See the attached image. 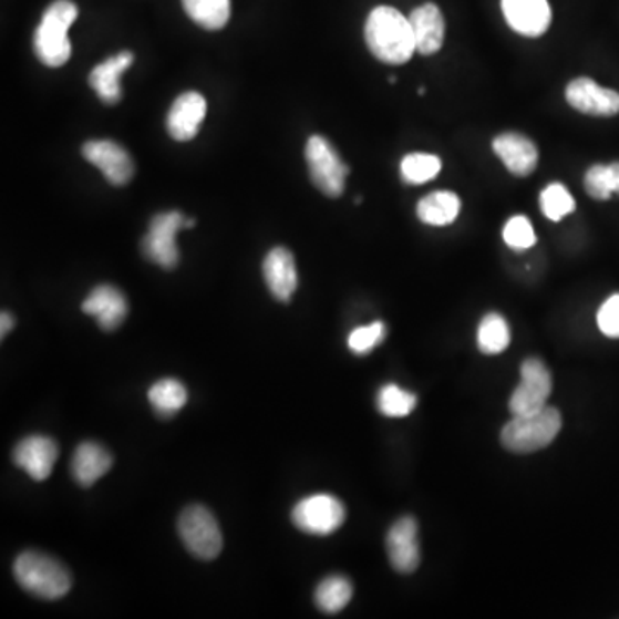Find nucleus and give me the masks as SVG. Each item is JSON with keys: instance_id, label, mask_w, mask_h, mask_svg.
<instances>
[{"instance_id": "nucleus-1", "label": "nucleus", "mask_w": 619, "mask_h": 619, "mask_svg": "<svg viewBox=\"0 0 619 619\" xmlns=\"http://www.w3.org/2000/svg\"><path fill=\"white\" fill-rule=\"evenodd\" d=\"M365 42L378 61L389 66H401L416 52L412 23L398 9L379 6L370 12L365 23Z\"/></svg>"}, {"instance_id": "nucleus-2", "label": "nucleus", "mask_w": 619, "mask_h": 619, "mask_svg": "<svg viewBox=\"0 0 619 619\" xmlns=\"http://www.w3.org/2000/svg\"><path fill=\"white\" fill-rule=\"evenodd\" d=\"M78 18V8L71 0H55L43 12L42 21L33 37L37 58L49 68H61L70 61V28Z\"/></svg>"}, {"instance_id": "nucleus-3", "label": "nucleus", "mask_w": 619, "mask_h": 619, "mask_svg": "<svg viewBox=\"0 0 619 619\" xmlns=\"http://www.w3.org/2000/svg\"><path fill=\"white\" fill-rule=\"evenodd\" d=\"M14 578L27 592L40 599L58 600L71 589L66 566L39 550H27L14 561Z\"/></svg>"}, {"instance_id": "nucleus-4", "label": "nucleus", "mask_w": 619, "mask_h": 619, "mask_svg": "<svg viewBox=\"0 0 619 619\" xmlns=\"http://www.w3.org/2000/svg\"><path fill=\"white\" fill-rule=\"evenodd\" d=\"M561 427V413L553 406H546L530 415L513 416L501 432V443L512 453H535L549 446L558 437Z\"/></svg>"}, {"instance_id": "nucleus-5", "label": "nucleus", "mask_w": 619, "mask_h": 619, "mask_svg": "<svg viewBox=\"0 0 619 619\" xmlns=\"http://www.w3.org/2000/svg\"><path fill=\"white\" fill-rule=\"evenodd\" d=\"M305 157L316 188L326 197H341L347 188L350 167L344 164L343 158L339 157L332 143L320 135L310 136L305 146Z\"/></svg>"}, {"instance_id": "nucleus-6", "label": "nucleus", "mask_w": 619, "mask_h": 619, "mask_svg": "<svg viewBox=\"0 0 619 619\" xmlns=\"http://www.w3.org/2000/svg\"><path fill=\"white\" fill-rule=\"evenodd\" d=\"M177 532L186 549L198 559H216L223 550V532L217 524L216 516L212 515L202 504H192L183 509Z\"/></svg>"}, {"instance_id": "nucleus-7", "label": "nucleus", "mask_w": 619, "mask_h": 619, "mask_svg": "<svg viewBox=\"0 0 619 619\" xmlns=\"http://www.w3.org/2000/svg\"><path fill=\"white\" fill-rule=\"evenodd\" d=\"M183 227H186V219L182 212L171 210L157 214L143 238V255L155 266L173 270L179 262L176 236Z\"/></svg>"}, {"instance_id": "nucleus-8", "label": "nucleus", "mask_w": 619, "mask_h": 619, "mask_svg": "<svg viewBox=\"0 0 619 619\" xmlns=\"http://www.w3.org/2000/svg\"><path fill=\"white\" fill-rule=\"evenodd\" d=\"M344 518L347 509L343 503L331 494L305 497L297 503L291 513L295 527L310 535L334 534L344 524Z\"/></svg>"}, {"instance_id": "nucleus-9", "label": "nucleus", "mask_w": 619, "mask_h": 619, "mask_svg": "<svg viewBox=\"0 0 619 619\" xmlns=\"http://www.w3.org/2000/svg\"><path fill=\"white\" fill-rule=\"evenodd\" d=\"M553 391L549 369L539 358H528L522 363V381L513 391L509 412L513 416L530 415L546 409Z\"/></svg>"}, {"instance_id": "nucleus-10", "label": "nucleus", "mask_w": 619, "mask_h": 619, "mask_svg": "<svg viewBox=\"0 0 619 619\" xmlns=\"http://www.w3.org/2000/svg\"><path fill=\"white\" fill-rule=\"evenodd\" d=\"M565 96L569 107L587 116L612 117L619 114V93L600 86L590 78L569 81Z\"/></svg>"}, {"instance_id": "nucleus-11", "label": "nucleus", "mask_w": 619, "mask_h": 619, "mask_svg": "<svg viewBox=\"0 0 619 619\" xmlns=\"http://www.w3.org/2000/svg\"><path fill=\"white\" fill-rule=\"evenodd\" d=\"M389 563L398 574H413L420 565L419 524L413 516H403L385 537Z\"/></svg>"}, {"instance_id": "nucleus-12", "label": "nucleus", "mask_w": 619, "mask_h": 619, "mask_svg": "<svg viewBox=\"0 0 619 619\" xmlns=\"http://www.w3.org/2000/svg\"><path fill=\"white\" fill-rule=\"evenodd\" d=\"M83 157L99 167L114 186L126 185L135 174L132 157L120 143L111 140H92L83 145Z\"/></svg>"}, {"instance_id": "nucleus-13", "label": "nucleus", "mask_w": 619, "mask_h": 619, "mask_svg": "<svg viewBox=\"0 0 619 619\" xmlns=\"http://www.w3.org/2000/svg\"><path fill=\"white\" fill-rule=\"evenodd\" d=\"M501 9L509 28L528 39L543 37L553 21L547 0H501Z\"/></svg>"}, {"instance_id": "nucleus-14", "label": "nucleus", "mask_w": 619, "mask_h": 619, "mask_svg": "<svg viewBox=\"0 0 619 619\" xmlns=\"http://www.w3.org/2000/svg\"><path fill=\"white\" fill-rule=\"evenodd\" d=\"M58 456V444L47 435H28L12 453L16 465L37 482L51 477Z\"/></svg>"}, {"instance_id": "nucleus-15", "label": "nucleus", "mask_w": 619, "mask_h": 619, "mask_svg": "<svg viewBox=\"0 0 619 619\" xmlns=\"http://www.w3.org/2000/svg\"><path fill=\"white\" fill-rule=\"evenodd\" d=\"M493 151L506 169L516 177H527L539 164V151L528 136L522 133H501L494 138Z\"/></svg>"}, {"instance_id": "nucleus-16", "label": "nucleus", "mask_w": 619, "mask_h": 619, "mask_svg": "<svg viewBox=\"0 0 619 619\" xmlns=\"http://www.w3.org/2000/svg\"><path fill=\"white\" fill-rule=\"evenodd\" d=\"M207 114V101L198 92H186L177 96L167 114V132L176 142H189L198 135Z\"/></svg>"}, {"instance_id": "nucleus-17", "label": "nucleus", "mask_w": 619, "mask_h": 619, "mask_svg": "<svg viewBox=\"0 0 619 619\" xmlns=\"http://www.w3.org/2000/svg\"><path fill=\"white\" fill-rule=\"evenodd\" d=\"M86 316L95 317L104 331H116L127 317V301L120 289L111 285L96 286L81 305Z\"/></svg>"}, {"instance_id": "nucleus-18", "label": "nucleus", "mask_w": 619, "mask_h": 619, "mask_svg": "<svg viewBox=\"0 0 619 619\" xmlns=\"http://www.w3.org/2000/svg\"><path fill=\"white\" fill-rule=\"evenodd\" d=\"M416 52L422 55L437 54L444 45L446 21L443 11L434 2L419 6L410 14Z\"/></svg>"}, {"instance_id": "nucleus-19", "label": "nucleus", "mask_w": 619, "mask_h": 619, "mask_svg": "<svg viewBox=\"0 0 619 619\" xmlns=\"http://www.w3.org/2000/svg\"><path fill=\"white\" fill-rule=\"evenodd\" d=\"M264 279L276 300L288 303L298 288V270L295 257L288 248L277 247L264 260Z\"/></svg>"}, {"instance_id": "nucleus-20", "label": "nucleus", "mask_w": 619, "mask_h": 619, "mask_svg": "<svg viewBox=\"0 0 619 619\" xmlns=\"http://www.w3.org/2000/svg\"><path fill=\"white\" fill-rule=\"evenodd\" d=\"M132 52H120L112 55L107 61L101 62L99 66L93 68L89 76L90 86L95 90L96 95L105 104H116L121 101V78L126 73L127 68H132Z\"/></svg>"}, {"instance_id": "nucleus-21", "label": "nucleus", "mask_w": 619, "mask_h": 619, "mask_svg": "<svg viewBox=\"0 0 619 619\" xmlns=\"http://www.w3.org/2000/svg\"><path fill=\"white\" fill-rule=\"evenodd\" d=\"M112 466V456L104 446L96 443H83L76 447L71 462L74 481L81 487H90L104 477Z\"/></svg>"}, {"instance_id": "nucleus-22", "label": "nucleus", "mask_w": 619, "mask_h": 619, "mask_svg": "<svg viewBox=\"0 0 619 619\" xmlns=\"http://www.w3.org/2000/svg\"><path fill=\"white\" fill-rule=\"evenodd\" d=\"M462 212V200L453 192H434L416 204V217L423 224L434 227L450 226L458 219Z\"/></svg>"}, {"instance_id": "nucleus-23", "label": "nucleus", "mask_w": 619, "mask_h": 619, "mask_svg": "<svg viewBox=\"0 0 619 619\" xmlns=\"http://www.w3.org/2000/svg\"><path fill=\"white\" fill-rule=\"evenodd\" d=\"M148 401L162 419H171L185 406L188 391L177 379H162L148 391Z\"/></svg>"}, {"instance_id": "nucleus-24", "label": "nucleus", "mask_w": 619, "mask_h": 619, "mask_svg": "<svg viewBox=\"0 0 619 619\" xmlns=\"http://www.w3.org/2000/svg\"><path fill=\"white\" fill-rule=\"evenodd\" d=\"M183 8L205 30H220L231 18V0H183Z\"/></svg>"}, {"instance_id": "nucleus-25", "label": "nucleus", "mask_w": 619, "mask_h": 619, "mask_svg": "<svg viewBox=\"0 0 619 619\" xmlns=\"http://www.w3.org/2000/svg\"><path fill=\"white\" fill-rule=\"evenodd\" d=\"M351 597H353V585L341 575L323 578L316 589L317 608L328 615L343 611L350 605Z\"/></svg>"}, {"instance_id": "nucleus-26", "label": "nucleus", "mask_w": 619, "mask_h": 619, "mask_svg": "<svg viewBox=\"0 0 619 619\" xmlns=\"http://www.w3.org/2000/svg\"><path fill=\"white\" fill-rule=\"evenodd\" d=\"M512 332L508 322L499 313L491 312L481 320L477 331V344L482 353H503L509 347Z\"/></svg>"}, {"instance_id": "nucleus-27", "label": "nucleus", "mask_w": 619, "mask_h": 619, "mask_svg": "<svg viewBox=\"0 0 619 619\" xmlns=\"http://www.w3.org/2000/svg\"><path fill=\"white\" fill-rule=\"evenodd\" d=\"M441 169H443V161L437 155L415 152V154L404 155L401 161V179L406 185H425L435 179Z\"/></svg>"}, {"instance_id": "nucleus-28", "label": "nucleus", "mask_w": 619, "mask_h": 619, "mask_svg": "<svg viewBox=\"0 0 619 619\" xmlns=\"http://www.w3.org/2000/svg\"><path fill=\"white\" fill-rule=\"evenodd\" d=\"M584 186L594 200L606 202L612 197V193L619 195V162L589 167L585 173Z\"/></svg>"}, {"instance_id": "nucleus-29", "label": "nucleus", "mask_w": 619, "mask_h": 619, "mask_svg": "<svg viewBox=\"0 0 619 619\" xmlns=\"http://www.w3.org/2000/svg\"><path fill=\"white\" fill-rule=\"evenodd\" d=\"M539 204L544 216L553 223H559L569 214H574L575 207H577L575 198L563 183H550L549 186H546L540 193Z\"/></svg>"}, {"instance_id": "nucleus-30", "label": "nucleus", "mask_w": 619, "mask_h": 619, "mask_svg": "<svg viewBox=\"0 0 619 619\" xmlns=\"http://www.w3.org/2000/svg\"><path fill=\"white\" fill-rule=\"evenodd\" d=\"M416 409V396L400 385L385 384L378 394V410L388 419H403Z\"/></svg>"}, {"instance_id": "nucleus-31", "label": "nucleus", "mask_w": 619, "mask_h": 619, "mask_svg": "<svg viewBox=\"0 0 619 619\" xmlns=\"http://www.w3.org/2000/svg\"><path fill=\"white\" fill-rule=\"evenodd\" d=\"M503 239L513 250H528L537 243L534 226L525 216L512 217L508 223L504 224Z\"/></svg>"}, {"instance_id": "nucleus-32", "label": "nucleus", "mask_w": 619, "mask_h": 619, "mask_svg": "<svg viewBox=\"0 0 619 619\" xmlns=\"http://www.w3.org/2000/svg\"><path fill=\"white\" fill-rule=\"evenodd\" d=\"M385 332H388V329L381 320L354 329L348 338V347L354 354H369L373 348H378L384 341Z\"/></svg>"}, {"instance_id": "nucleus-33", "label": "nucleus", "mask_w": 619, "mask_h": 619, "mask_svg": "<svg viewBox=\"0 0 619 619\" xmlns=\"http://www.w3.org/2000/svg\"><path fill=\"white\" fill-rule=\"evenodd\" d=\"M600 332L611 339H619V292H615L597 312Z\"/></svg>"}, {"instance_id": "nucleus-34", "label": "nucleus", "mask_w": 619, "mask_h": 619, "mask_svg": "<svg viewBox=\"0 0 619 619\" xmlns=\"http://www.w3.org/2000/svg\"><path fill=\"white\" fill-rule=\"evenodd\" d=\"M12 328H14V319H12L11 313L2 312V316H0V336L6 338V334H8Z\"/></svg>"}, {"instance_id": "nucleus-35", "label": "nucleus", "mask_w": 619, "mask_h": 619, "mask_svg": "<svg viewBox=\"0 0 619 619\" xmlns=\"http://www.w3.org/2000/svg\"><path fill=\"white\" fill-rule=\"evenodd\" d=\"M195 226V219H186V229H192Z\"/></svg>"}, {"instance_id": "nucleus-36", "label": "nucleus", "mask_w": 619, "mask_h": 619, "mask_svg": "<svg viewBox=\"0 0 619 619\" xmlns=\"http://www.w3.org/2000/svg\"><path fill=\"white\" fill-rule=\"evenodd\" d=\"M396 76L389 78V83H396Z\"/></svg>"}, {"instance_id": "nucleus-37", "label": "nucleus", "mask_w": 619, "mask_h": 619, "mask_svg": "<svg viewBox=\"0 0 619 619\" xmlns=\"http://www.w3.org/2000/svg\"><path fill=\"white\" fill-rule=\"evenodd\" d=\"M419 95H425V89H419Z\"/></svg>"}]
</instances>
